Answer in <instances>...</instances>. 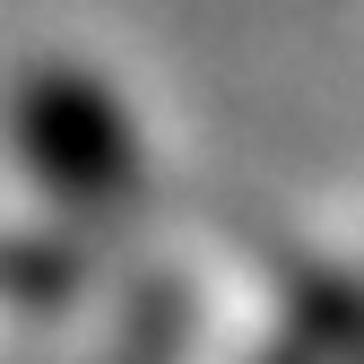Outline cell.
<instances>
[{
	"instance_id": "7a4b0ae2",
	"label": "cell",
	"mask_w": 364,
	"mask_h": 364,
	"mask_svg": "<svg viewBox=\"0 0 364 364\" xmlns=\"http://www.w3.org/2000/svg\"><path fill=\"white\" fill-rule=\"evenodd\" d=\"M347 347H355V304H347L338 287H312V295L295 304L287 338L269 347V364H347Z\"/></svg>"
},
{
	"instance_id": "6da1fadb",
	"label": "cell",
	"mask_w": 364,
	"mask_h": 364,
	"mask_svg": "<svg viewBox=\"0 0 364 364\" xmlns=\"http://www.w3.org/2000/svg\"><path fill=\"white\" fill-rule=\"evenodd\" d=\"M26 148L35 165L61 182V200H96V208H122L130 200V173H139V156H130V130L113 113L105 87L87 78H53L26 113Z\"/></svg>"
}]
</instances>
